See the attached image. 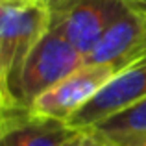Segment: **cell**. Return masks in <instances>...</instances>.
I'll return each mask as SVG.
<instances>
[{
	"label": "cell",
	"mask_w": 146,
	"mask_h": 146,
	"mask_svg": "<svg viewBox=\"0 0 146 146\" xmlns=\"http://www.w3.org/2000/svg\"><path fill=\"white\" fill-rule=\"evenodd\" d=\"M50 30L44 0L0 4V107H19V83L26 59Z\"/></svg>",
	"instance_id": "obj_1"
},
{
	"label": "cell",
	"mask_w": 146,
	"mask_h": 146,
	"mask_svg": "<svg viewBox=\"0 0 146 146\" xmlns=\"http://www.w3.org/2000/svg\"><path fill=\"white\" fill-rule=\"evenodd\" d=\"M50 30L68 39L83 56L126 11L143 0H48Z\"/></svg>",
	"instance_id": "obj_2"
},
{
	"label": "cell",
	"mask_w": 146,
	"mask_h": 146,
	"mask_svg": "<svg viewBox=\"0 0 146 146\" xmlns=\"http://www.w3.org/2000/svg\"><path fill=\"white\" fill-rule=\"evenodd\" d=\"M85 56L61 33L48 30L26 59L19 83V107L30 109L32 104L56 83L80 68Z\"/></svg>",
	"instance_id": "obj_3"
},
{
	"label": "cell",
	"mask_w": 146,
	"mask_h": 146,
	"mask_svg": "<svg viewBox=\"0 0 146 146\" xmlns=\"http://www.w3.org/2000/svg\"><path fill=\"white\" fill-rule=\"evenodd\" d=\"M115 74L117 70L109 65L85 61L72 74H68L52 89L41 94L30 109L43 117L68 122L109 83Z\"/></svg>",
	"instance_id": "obj_4"
},
{
	"label": "cell",
	"mask_w": 146,
	"mask_h": 146,
	"mask_svg": "<svg viewBox=\"0 0 146 146\" xmlns=\"http://www.w3.org/2000/svg\"><path fill=\"white\" fill-rule=\"evenodd\" d=\"M143 59H146V4L131 6L85 56L87 63L109 65L117 74Z\"/></svg>",
	"instance_id": "obj_5"
},
{
	"label": "cell",
	"mask_w": 146,
	"mask_h": 146,
	"mask_svg": "<svg viewBox=\"0 0 146 146\" xmlns=\"http://www.w3.org/2000/svg\"><path fill=\"white\" fill-rule=\"evenodd\" d=\"M143 98H146V59L115 74L109 83L67 124L76 129H89Z\"/></svg>",
	"instance_id": "obj_6"
},
{
	"label": "cell",
	"mask_w": 146,
	"mask_h": 146,
	"mask_svg": "<svg viewBox=\"0 0 146 146\" xmlns=\"http://www.w3.org/2000/svg\"><path fill=\"white\" fill-rule=\"evenodd\" d=\"M80 129L63 120L17 107L0 117V146H65Z\"/></svg>",
	"instance_id": "obj_7"
},
{
	"label": "cell",
	"mask_w": 146,
	"mask_h": 146,
	"mask_svg": "<svg viewBox=\"0 0 146 146\" xmlns=\"http://www.w3.org/2000/svg\"><path fill=\"white\" fill-rule=\"evenodd\" d=\"M83 131L113 146H146V98Z\"/></svg>",
	"instance_id": "obj_8"
},
{
	"label": "cell",
	"mask_w": 146,
	"mask_h": 146,
	"mask_svg": "<svg viewBox=\"0 0 146 146\" xmlns=\"http://www.w3.org/2000/svg\"><path fill=\"white\" fill-rule=\"evenodd\" d=\"M65 146H113V144L106 143V141H100L98 137L91 135L89 131H83V129H80L78 135L72 137V139L68 141Z\"/></svg>",
	"instance_id": "obj_9"
},
{
	"label": "cell",
	"mask_w": 146,
	"mask_h": 146,
	"mask_svg": "<svg viewBox=\"0 0 146 146\" xmlns=\"http://www.w3.org/2000/svg\"><path fill=\"white\" fill-rule=\"evenodd\" d=\"M21 2H32V0H0V4H21Z\"/></svg>",
	"instance_id": "obj_10"
},
{
	"label": "cell",
	"mask_w": 146,
	"mask_h": 146,
	"mask_svg": "<svg viewBox=\"0 0 146 146\" xmlns=\"http://www.w3.org/2000/svg\"><path fill=\"white\" fill-rule=\"evenodd\" d=\"M143 2H144V4H146V0H143Z\"/></svg>",
	"instance_id": "obj_11"
},
{
	"label": "cell",
	"mask_w": 146,
	"mask_h": 146,
	"mask_svg": "<svg viewBox=\"0 0 146 146\" xmlns=\"http://www.w3.org/2000/svg\"><path fill=\"white\" fill-rule=\"evenodd\" d=\"M44 2H48V0H44Z\"/></svg>",
	"instance_id": "obj_12"
}]
</instances>
